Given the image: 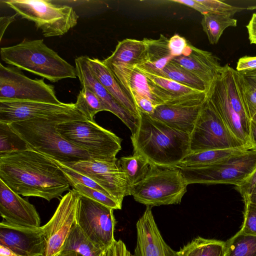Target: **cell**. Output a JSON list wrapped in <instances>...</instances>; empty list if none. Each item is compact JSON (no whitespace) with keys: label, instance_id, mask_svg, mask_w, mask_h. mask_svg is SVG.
I'll use <instances>...</instances> for the list:
<instances>
[{"label":"cell","instance_id":"cell-1","mask_svg":"<svg viewBox=\"0 0 256 256\" xmlns=\"http://www.w3.org/2000/svg\"><path fill=\"white\" fill-rule=\"evenodd\" d=\"M0 180L20 196L48 202L58 198L70 186L50 158L30 148L0 156Z\"/></svg>","mask_w":256,"mask_h":256},{"label":"cell","instance_id":"cell-2","mask_svg":"<svg viewBox=\"0 0 256 256\" xmlns=\"http://www.w3.org/2000/svg\"><path fill=\"white\" fill-rule=\"evenodd\" d=\"M138 112V124L131 136L134 154L142 157L151 166L177 168L190 153V134Z\"/></svg>","mask_w":256,"mask_h":256},{"label":"cell","instance_id":"cell-3","mask_svg":"<svg viewBox=\"0 0 256 256\" xmlns=\"http://www.w3.org/2000/svg\"><path fill=\"white\" fill-rule=\"evenodd\" d=\"M0 54L6 64L52 82L77 77L76 68L47 46L42 39L24 40L16 45L2 48Z\"/></svg>","mask_w":256,"mask_h":256},{"label":"cell","instance_id":"cell-4","mask_svg":"<svg viewBox=\"0 0 256 256\" xmlns=\"http://www.w3.org/2000/svg\"><path fill=\"white\" fill-rule=\"evenodd\" d=\"M58 122L34 118L10 124L30 149L64 163L90 160L84 150L64 138L56 130Z\"/></svg>","mask_w":256,"mask_h":256},{"label":"cell","instance_id":"cell-5","mask_svg":"<svg viewBox=\"0 0 256 256\" xmlns=\"http://www.w3.org/2000/svg\"><path fill=\"white\" fill-rule=\"evenodd\" d=\"M187 186L178 168L150 166L146 176L131 188L130 194L147 206L179 204Z\"/></svg>","mask_w":256,"mask_h":256},{"label":"cell","instance_id":"cell-6","mask_svg":"<svg viewBox=\"0 0 256 256\" xmlns=\"http://www.w3.org/2000/svg\"><path fill=\"white\" fill-rule=\"evenodd\" d=\"M3 2L18 16L34 23L45 37L61 36L75 26L78 16L70 6L48 0H6Z\"/></svg>","mask_w":256,"mask_h":256},{"label":"cell","instance_id":"cell-7","mask_svg":"<svg viewBox=\"0 0 256 256\" xmlns=\"http://www.w3.org/2000/svg\"><path fill=\"white\" fill-rule=\"evenodd\" d=\"M186 184H242L256 168V149L210 164L177 167Z\"/></svg>","mask_w":256,"mask_h":256},{"label":"cell","instance_id":"cell-8","mask_svg":"<svg viewBox=\"0 0 256 256\" xmlns=\"http://www.w3.org/2000/svg\"><path fill=\"white\" fill-rule=\"evenodd\" d=\"M56 128L70 143L86 151L94 159H116L122 140L95 121L77 120L60 122Z\"/></svg>","mask_w":256,"mask_h":256},{"label":"cell","instance_id":"cell-9","mask_svg":"<svg viewBox=\"0 0 256 256\" xmlns=\"http://www.w3.org/2000/svg\"><path fill=\"white\" fill-rule=\"evenodd\" d=\"M190 136V153L233 148L246 144L230 132L208 98Z\"/></svg>","mask_w":256,"mask_h":256},{"label":"cell","instance_id":"cell-10","mask_svg":"<svg viewBox=\"0 0 256 256\" xmlns=\"http://www.w3.org/2000/svg\"><path fill=\"white\" fill-rule=\"evenodd\" d=\"M26 101L60 104L54 86L32 79L18 68L0 64V101Z\"/></svg>","mask_w":256,"mask_h":256},{"label":"cell","instance_id":"cell-11","mask_svg":"<svg viewBox=\"0 0 256 256\" xmlns=\"http://www.w3.org/2000/svg\"><path fill=\"white\" fill-rule=\"evenodd\" d=\"M39 118L59 122L88 120L78 109L75 103L52 104L26 101H0V122L10 124Z\"/></svg>","mask_w":256,"mask_h":256},{"label":"cell","instance_id":"cell-12","mask_svg":"<svg viewBox=\"0 0 256 256\" xmlns=\"http://www.w3.org/2000/svg\"><path fill=\"white\" fill-rule=\"evenodd\" d=\"M114 209L80 194L76 223L104 250L114 241L116 220Z\"/></svg>","mask_w":256,"mask_h":256},{"label":"cell","instance_id":"cell-13","mask_svg":"<svg viewBox=\"0 0 256 256\" xmlns=\"http://www.w3.org/2000/svg\"><path fill=\"white\" fill-rule=\"evenodd\" d=\"M62 163L95 181L121 205L124 198L131 195V187L117 158L110 160L92 158Z\"/></svg>","mask_w":256,"mask_h":256},{"label":"cell","instance_id":"cell-14","mask_svg":"<svg viewBox=\"0 0 256 256\" xmlns=\"http://www.w3.org/2000/svg\"><path fill=\"white\" fill-rule=\"evenodd\" d=\"M80 194L70 190L62 196L54 215L44 226L46 240L45 256H56L76 224Z\"/></svg>","mask_w":256,"mask_h":256},{"label":"cell","instance_id":"cell-15","mask_svg":"<svg viewBox=\"0 0 256 256\" xmlns=\"http://www.w3.org/2000/svg\"><path fill=\"white\" fill-rule=\"evenodd\" d=\"M0 244L21 256H45L44 226L24 227L3 220L0 223Z\"/></svg>","mask_w":256,"mask_h":256},{"label":"cell","instance_id":"cell-16","mask_svg":"<svg viewBox=\"0 0 256 256\" xmlns=\"http://www.w3.org/2000/svg\"><path fill=\"white\" fill-rule=\"evenodd\" d=\"M76 70L82 86H86L100 99L107 111L118 116L134 134L138 128L139 117L132 114L122 106L104 88L92 72L88 61V56H80L75 60Z\"/></svg>","mask_w":256,"mask_h":256},{"label":"cell","instance_id":"cell-17","mask_svg":"<svg viewBox=\"0 0 256 256\" xmlns=\"http://www.w3.org/2000/svg\"><path fill=\"white\" fill-rule=\"evenodd\" d=\"M136 244L132 256H178L164 240L152 210L146 206L136 224Z\"/></svg>","mask_w":256,"mask_h":256},{"label":"cell","instance_id":"cell-18","mask_svg":"<svg viewBox=\"0 0 256 256\" xmlns=\"http://www.w3.org/2000/svg\"><path fill=\"white\" fill-rule=\"evenodd\" d=\"M0 214L4 220L14 225L40 227V219L34 206L12 190L0 180Z\"/></svg>","mask_w":256,"mask_h":256},{"label":"cell","instance_id":"cell-19","mask_svg":"<svg viewBox=\"0 0 256 256\" xmlns=\"http://www.w3.org/2000/svg\"><path fill=\"white\" fill-rule=\"evenodd\" d=\"M206 96L230 132L243 144H250L242 120L229 100L220 72L210 87Z\"/></svg>","mask_w":256,"mask_h":256},{"label":"cell","instance_id":"cell-20","mask_svg":"<svg viewBox=\"0 0 256 256\" xmlns=\"http://www.w3.org/2000/svg\"><path fill=\"white\" fill-rule=\"evenodd\" d=\"M139 70L148 78L153 93L164 104H202L207 98L205 92L196 90L173 80Z\"/></svg>","mask_w":256,"mask_h":256},{"label":"cell","instance_id":"cell-21","mask_svg":"<svg viewBox=\"0 0 256 256\" xmlns=\"http://www.w3.org/2000/svg\"><path fill=\"white\" fill-rule=\"evenodd\" d=\"M203 104H164L157 106L150 116L175 130L190 135L194 128Z\"/></svg>","mask_w":256,"mask_h":256},{"label":"cell","instance_id":"cell-22","mask_svg":"<svg viewBox=\"0 0 256 256\" xmlns=\"http://www.w3.org/2000/svg\"><path fill=\"white\" fill-rule=\"evenodd\" d=\"M170 61L196 76L206 84L208 90L222 68L218 58L212 52L192 45L188 54L174 57Z\"/></svg>","mask_w":256,"mask_h":256},{"label":"cell","instance_id":"cell-23","mask_svg":"<svg viewBox=\"0 0 256 256\" xmlns=\"http://www.w3.org/2000/svg\"><path fill=\"white\" fill-rule=\"evenodd\" d=\"M107 66L132 99L134 95L139 94L149 99L156 106L164 104L153 93L148 78L136 66L128 64Z\"/></svg>","mask_w":256,"mask_h":256},{"label":"cell","instance_id":"cell-24","mask_svg":"<svg viewBox=\"0 0 256 256\" xmlns=\"http://www.w3.org/2000/svg\"><path fill=\"white\" fill-rule=\"evenodd\" d=\"M88 61L96 77L109 93L122 106L139 117L138 110L134 101L116 78L110 68L98 58L88 56Z\"/></svg>","mask_w":256,"mask_h":256},{"label":"cell","instance_id":"cell-25","mask_svg":"<svg viewBox=\"0 0 256 256\" xmlns=\"http://www.w3.org/2000/svg\"><path fill=\"white\" fill-rule=\"evenodd\" d=\"M146 53V46L144 40L126 38L119 42L112 54L102 62L107 66H136L144 62Z\"/></svg>","mask_w":256,"mask_h":256},{"label":"cell","instance_id":"cell-26","mask_svg":"<svg viewBox=\"0 0 256 256\" xmlns=\"http://www.w3.org/2000/svg\"><path fill=\"white\" fill-rule=\"evenodd\" d=\"M143 40L146 46L145 60L136 66L146 72L162 70L174 58L168 46L169 39L161 34L158 39Z\"/></svg>","mask_w":256,"mask_h":256},{"label":"cell","instance_id":"cell-27","mask_svg":"<svg viewBox=\"0 0 256 256\" xmlns=\"http://www.w3.org/2000/svg\"><path fill=\"white\" fill-rule=\"evenodd\" d=\"M254 149L250 144L230 149L212 150L190 153L181 162L182 166H196L210 164Z\"/></svg>","mask_w":256,"mask_h":256},{"label":"cell","instance_id":"cell-28","mask_svg":"<svg viewBox=\"0 0 256 256\" xmlns=\"http://www.w3.org/2000/svg\"><path fill=\"white\" fill-rule=\"evenodd\" d=\"M104 251L76 223L59 254L76 252L82 256H102Z\"/></svg>","mask_w":256,"mask_h":256},{"label":"cell","instance_id":"cell-29","mask_svg":"<svg viewBox=\"0 0 256 256\" xmlns=\"http://www.w3.org/2000/svg\"><path fill=\"white\" fill-rule=\"evenodd\" d=\"M146 72L173 80L182 84L206 94L208 90V86L202 80L190 71L170 60L162 70Z\"/></svg>","mask_w":256,"mask_h":256},{"label":"cell","instance_id":"cell-30","mask_svg":"<svg viewBox=\"0 0 256 256\" xmlns=\"http://www.w3.org/2000/svg\"><path fill=\"white\" fill-rule=\"evenodd\" d=\"M233 72L240 96L251 119L256 114V69L246 71L234 69Z\"/></svg>","mask_w":256,"mask_h":256},{"label":"cell","instance_id":"cell-31","mask_svg":"<svg viewBox=\"0 0 256 256\" xmlns=\"http://www.w3.org/2000/svg\"><path fill=\"white\" fill-rule=\"evenodd\" d=\"M201 24L210 43L215 44L226 28L236 26L237 20L232 17L208 13L203 16Z\"/></svg>","mask_w":256,"mask_h":256},{"label":"cell","instance_id":"cell-32","mask_svg":"<svg viewBox=\"0 0 256 256\" xmlns=\"http://www.w3.org/2000/svg\"><path fill=\"white\" fill-rule=\"evenodd\" d=\"M224 256H256V235L239 230L225 242Z\"/></svg>","mask_w":256,"mask_h":256},{"label":"cell","instance_id":"cell-33","mask_svg":"<svg viewBox=\"0 0 256 256\" xmlns=\"http://www.w3.org/2000/svg\"><path fill=\"white\" fill-rule=\"evenodd\" d=\"M118 162L131 188L146 176L150 166L144 158L136 154L121 157Z\"/></svg>","mask_w":256,"mask_h":256},{"label":"cell","instance_id":"cell-34","mask_svg":"<svg viewBox=\"0 0 256 256\" xmlns=\"http://www.w3.org/2000/svg\"><path fill=\"white\" fill-rule=\"evenodd\" d=\"M75 104L78 109L91 121H94V116L98 112L107 111L106 106L98 96L86 86H82Z\"/></svg>","mask_w":256,"mask_h":256},{"label":"cell","instance_id":"cell-35","mask_svg":"<svg viewBox=\"0 0 256 256\" xmlns=\"http://www.w3.org/2000/svg\"><path fill=\"white\" fill-rule=\"evenodd\" d=\"M28 148L26 144L14 132L10 124L0 122V156Z\"/></svg>","mask_w":256,"mask_h":256},{"label":"cell","instance_id":"cell-36","mask_svg":"<svg viewBox=\"0 0 256 256\" xmlns=\"http://www.w3.org/2000/svg\"><path fill=\"white\" fill-rule=\"evenodd\" d=\"M73 190L84 196L114 210H120L122 205L112 197L80 183L69 182Z\"/></svg>","mask_w":256,"mask_h":256},{"label":"cell","instance_id":"cell-37","mask_svg":"<svg viewBox=\"0 0 256 256\" xmlns=\"http://www.w3.org/2000/svg\"><path fill=\"white\" fill-rule=\"evenodd\" d=\"M198 1L211 13L230 17H232L236 12L244 9V8L233 6L218 0H198Z\"/></svg>","mask_w":256,"mask_h":256},{"label":"cell","instance_id":"cell-38","mask_svg":"<svg viewBox=\"0 0 256 256\" xmlns=\"http://www.w3.org/2000/svg\"><path fill=\"white\" fill-rule=\"evenodd\" d=\"M243 222L240 229L242 232L256 235V204L244 203Z\"/></svg>","mask_w":256,"mask_h":256},{"label":"cell","instance_id":"cell-39","mask_svg":"<svg viewBox=\"0 0 256 256\" xmlns=\"http://www.w3.org/2000/svg\"><path fill=\"white\" fill-rule=\"evenodd\" d=\"M168 46L174 58L188 54L191 51L192 44L184 37L175 34L169 39Z\"/></svg>","mask_w":256,"mask_h":256},{"label":"cell","instance_id":"cell-40","mask_svg":"<svg viewBox=\"0 0 256 256\" xmlns=\"http://www.w3.org/2000/svg\"><path fill=\"white\" fill-rule=\"evenodd\" d=\"M206 238L200 236L190 242L178 251V256H200L202 253Z\"/></svg>","mask_w":256,"mask_h":256},{"label":"cell","instance_id":"cell-41","mask_svg":"<svg viewBox=\"0 0 256 256\" xmlns=\"http://www.w3.org/2000/svg\"><path fill=\"white\" fill-rule=\"evenodd\" d=\"M225 242L220 240L206 238L200 256H224Z\"/></svg>","mask_w":256,"mask_h":256},{"label":"cell","instance_id":"cell-42","mask_svg":"<svg viewBox=\"0 0 256 256\" xmlns=\"http://www.w3.org/2000/svg\"><path fill=\"white\" fill-rule=\"evenodd\" d=\"M102 256H132L122 240L112 242V244L105 249Z\"/></svg>","mask_w":256,"mask_h":256},{"label":"cell","instance_id":"cell-43","mask_svg":"<svg viewBox=\"0 0 256 256\" xmlns=\"http://www.w3.org/2000/svg\"><path fill=\"white\" fill-rule=\"evenodd\" d=\"M132 100L136 104L138 112L151 115L156 106L149 99L139 94L134 95Z\"/></svg>","mask_w":256,"mask_h":256},{"label":"cell","instance_id":"cell-44","mask_svg":"<svg viewBox=\"0 0 256 256\" xmlns=\"http://www.w3.org/2000/svg\"><path fill=\"white\" fill-rule=\"evenodd\" d=\"M256 184V168L248 178L241 185L236 186L244 202H246Z\"/></svg>","mask_w":256,"mask_h":256},{"label":"cell","instance_id":"cell-45","mask_svg":"<svg viewBox=\"0 0 256 256\" xmlns=\"http://www.w3.org/2000/svg\"><path fill=\"white\" fill-rule=\"evenodd\" d=\"M256 69V56H244L238 59L236 70L246 71Z\"/></svg>","mask_w":256,"mask_h":256},{"label":"cell","instance_id":"cell-46","mask_svg":"<svg viewBox=\"0 0 256 256\" xmlns=\"http://www.w3.org/2000/svg\"><path fill=\"white\" fill-rule=\"evenodd\" d=\"M172 2L184 4L196 10L203 16L208 13H211L206 7L200 4L198 0H172Z\"/></svg>","mask_w":256,"mask_h":256},{"label":"cell","instance_id":"cell-47","mask_svg":"<svg viewBox=\"0 0 256 256\" xmlns=\"http://www.w3.org/2000/svg\"><path fill=\"white\" fill-rule=\"evenodd\" d=\"M246 28L248 30L250 43L256 44V12L252 14Z\"/></svg>","mask_w":256,"mask_h":256},{"label":"cell","instance_id":"cell-48","mask_svg":"<svg viewBox=\"0 0 256 256\" xmlns=\"http://www.w3.org/2000/svg\"><path fill=\"white\" fill-rule=\"evenodd\" d=\"M17 14L11 16H4L0 18V40H2L3 35L10 23L16 20Z\"/></svg>","mask_w":256,"mask_h":256},{"label":"cell","instance_id":"cell-49","mask_svg":"<svg viewBox=\"0 0 256 256\" xmlns=\"http://www.w3.org/2000/svg\"><path fill=\"white\" fill-rule=\"evenodd\" d=\"M250 140L254 149H256V122L251 120L250 128Z\"/></svg>","mask_w":256,"mask_h":256},{"label":"cell","instance_id":"cell-50","mask_svg":"<svg viewBox=\"0 0 256 256\" xmlns=\"http://www.w3.org/2000/svg\"><path fill=\"white\" fill-rule=\"evenodd\" d=\"M0 256H21L8 247L0 244Z\"/></svg>","mask_w":256,"mask_h":256},{"label":"cell","instance_id":"cell-51","mask_svg":"<svg viewBox=\"0 0 256 256\" xmlns=\"http://www.w3.org/2000/svg\"><path fill=\"white\" fill-rule=\"evenodd\" d=\"M249 202L254 204H256V184L254 185L251 193L250 194L248 200L244 202Z\"/></svg>","mask_w":256,"mask_h":256},{"label":"cell","instance_id":"cell-52","mask_svg":"<svg viewBox=\"0 0 256 256\" xmlns=\"http://www.w3.org/2000/svg\"><path fill=\"white\" fill-rule=\"evenodd\" d=\"M56 256H82L81 254H80L76 252H68L64 254H58Z\"/></svg>","mask_w":256,"mask_h":256},{"label":"cell","instance_id":"cell-53","mask_svg":"<svg viewBox=\"0 0 256 256\" xmlns=\"http://www.w3.org/2000/svg\"><path fill=\"white\" fill-rule=\"evenodd\" d=\"M246 9L248 10H256V5L248 6Z\"/></svg>","mask_w":256,"mask_h":256},{"label":"cell","instance_id":"cell-54","mask_svg":"<svg viewBox=\"0 0 256 256\" xmlns=\"http://www.w3.org/2000/svg\"><path fill=\"white\" fill-rule=\"evenodd\" d=\"M251 120H252L256 122V114L252 116V117L251 118Z\"/></svg>","mask_w":256,"mask_h":256}]
</instances>
